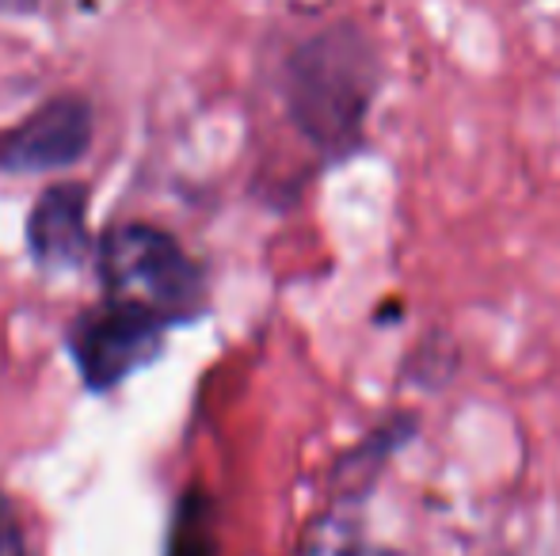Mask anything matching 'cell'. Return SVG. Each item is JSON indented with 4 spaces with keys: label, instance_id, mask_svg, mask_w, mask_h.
<instances>
[{
    "label": "cell",
    "instance_id": "277c9868",
    "mask_svg": "<svg viewBox=\"0 0 560 556\" xmlns=\"http://www.w3.org/2000/svg\"><path fill=\"white\" fill-rule=\"evenodd\" d=\"M96 134L92 104L81 96H54L15 127L0 130V171L8 176H46L84 161Z\"/></svg>",
    "mask_w": 560,
    "mask_h": 556
},
{
    "label": "cell",
    "instance_id": "8992f818",
    "mask_svg": "<svg viewBox=\"0 0 560 556\" xmlns=\"http://www.w3.org/2000/svg\"><path fill=\"white\" fill-rule=\"evenodd\" d=\"M168 556H218V527L210 496L191 492L179 499L168 534Z\"/></svg>",
    "mask_w": 560,
    "mask_h": 556
},
{
    "label": "cell",
    "instance_id": "6da1fadb",
    "mask_svg": "<svg viewBox=\"0 0 560 556\" xmlns=\"http://www.w3.org/2000/svg\"><path fill=\"white\" fill-rule=\"evenodd\" d=\"M382 88V58L354 23H332L302 38L282 66V104L294 130L328 161H347L366 138Z\"/></svg>",
    "mask_w": 560,
    "mask_h": 556
},
{
    "label": "cell",
    "instance_id": "9c48e42d",
    "mask_svg": "<svg viewBox=\"0 0 560 556\" xmlns=\"http://www.w3.org/2000/svg\"><path fill=\"white\" fill-rule=\"evenodd\" d=\"M0 8H4V12H15V8H31V0H0Z\"/></svg>",
    "mask_w": 560,
    "mask_h": 556
},
{
    "label": "cell",
    "instance_id": "ba28073f",
    "mask_svg": "<svg viewBox=\"0 0 560 556\" xmlns=\"http://www.w3.org/2000/svg\"><path fill=\"white\" fill-rule=\"evenodd\" d=\"M0 556H27V537H23L20 514L12 499L0 492Z\"/></svg>",
    "mask_w": 560,
    "mask_h": 556
},
{
    "label": "cell",
    "instance_id": "7a4b0ae2",
    "mask_svg": "<svg viewBox=\"0 0 560 556\" xmlns=\"http://www.w3.org/2000/svg\"><path fill=\"white\" fill-rule=\"evenodd\" d=\"M92 252L107 301L149 312L164 328L187 324L207 312V271L161 225L118 222Z\"/></svg>",
    "mask_w": 560,
    "mask_h": 556
},
{
    "label": "cell",
    "instance_id": "5b68a950",
    "mask_svg": "<svg viewBox=\"0 0 560 556\" xmlns=\"http://www.w3.org/2000/svg\"><path fill=\"white\" fill-rule=\"evenodd\" d=\"M27 252L43 275L77 271L92 256L89 233V187L54 184L35 199L27 214Z\"/></svg>",
    "mask_w": 560,
    "mask_h": 556
},
{
    "label": "cell",
    "instance_id": "3957f363",
    "mask_svg": "<svg viewBox=\"0 0 560 556\" xmlns=\"http://www.w3.org/2000/svg\"><path fill=\"white\" fill-rule=\"evenodd\" d=\"M168 328L149 312L118 301H100L69 324L66 351L92 393H112L126 378L156 363Z\"/></svg>",
    "mask_w": 560,
    "mask_h": 556
},
{
    "label": "cell",
    "instance_id": "52a82bcc",
    "mask_svg": "<svg viewBox=\"0 0 560 556\" xmlns=\"http://www.w3.org/2000/svg\"><path fill=\"white\" fill-rule=\"evenodd\" d=\"M294 556H405L389 545H377L347 519H317L305 530Z\"/></svg>",
    "mask_w": 560,
    "mask_h": 556
}]
</instances>
